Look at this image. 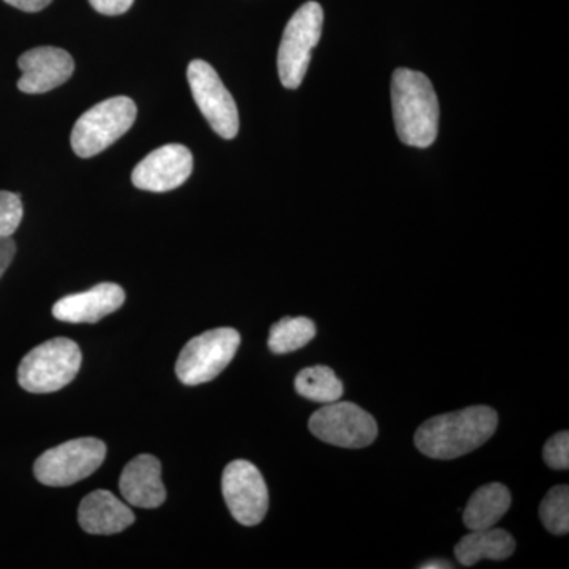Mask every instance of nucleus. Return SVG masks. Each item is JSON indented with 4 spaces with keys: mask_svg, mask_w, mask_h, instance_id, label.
I'll return each mask as SVG.
<instances>
[{
    "mask_svg": "<svg viewBox=\"0 0 569 569\" xmlns=\"http://www.w3.org/2000/svg\"><path fill=\"white\" fill-rule=\"evenodd\" d=\"M497 426L493 408L468 407L426 421L417 430L415 445L427 458L458 459L482 447L496 433Z\"/></svg>",
    "mask_w": 569,
    "mask_h": 569,
    "instance_id": "obj_1",
    "label": "nucleus"
},
{
    "mask_svg": "<svg viewBox=\"0 0 569 569\" xmlns=\"http://www.w3.org/2000/svg\"><path fill=\"white\" fill-rule=\"evenodd\" d=\"M392 114L397 137L411 148L433 144L440 121V104L432 82L421 71L397 69L391 82Z\"/></svg>",
    "mask_w": 569,
    "mask_h": 569,
    "instance_id": "obj_2",
    "label": "nucleus"
},
{
    "mask_svg": "<svg viewBox=\"0 0 569 569\" xmlns=\"http://www.w3.org/2000/svg\"><path fill=\"white\" fill-rule=\"evenodd\" d=\"M82 353L77 342L56 337L33 348L18 367V383L33 395L59 391L80 372Z\"/></svg>",
    "mask_w": 569,
    "mask_h": 569,
    "instance_id": "obj_3",
    "label": "nucleus"
},
{
    "mask_svg": "<svg viewBox=\"0 0 569 569\" xmlns=\"http://www.w3.org/2000/svg\"><path fill=\"white\" fill-rule=\"evenodd\" d=\"M325 13L318 2H307L288 21L279 54L277 70L283 88L298 89L305 80L313 48L323 32Z\"/></svg>",
    "mask_w": 569,
    "mask_h": 569,
    "instance_id": "obj_4",
    "label": "nucleus"
},
{
    "mask_svg": "<svg viewBox=\"0 0 569 569\" xmlns=\"http://www.w3.org/2000/svg\"><path fill=\"white\" fill-rule=\"evenodd\" d=\"M137 119V104L129 97H112L96 104L74 123L71 148L81 159H91L129 132Z\"/></svg>",
    "mask_w": 569,
    "mask_h": 569,
    "instance_id": "obj_5",
    "label": "nucleus"
},
{
    "mask_svg": "<svg viewBox=\"0 0 569 569\" xmlns=\"http://www.w3.org/2000/svg\"><path fill=\"white\" fill-rule=\"evenodd\" d=\"M241 336L233 328H217L194 337L182 348L176 376L186 387L208 383L233 361Z\"/></svg>",
    "mask_w": 569,
    "mask_h": 569,
    "instance_id": "obj_6",
    "label": "nucleus"
},
{
    "mask_svg": "<svg viewBox=\"0 0 569 569\" xmlns=\"http://www.w3.org/2000/svg\"><path fill=\"white\" fill-rule=\"evenodd\" d=\"M107 458V445L99 438H77L48 449L37 459L33 473L41 485L67 488L91 477Z\"/></svg>",
    "mask_w": 569,
    "mask_h": 569,
    "instance_id": "obj_7",
    "label": "nucleus"
},
{
    "mask_svg": "<svg viewBox=\"0 0 569 569\" xmlns=\"http://www.w3.org/2000/svg\"><path fill=\"white\" fill-rule=\"evenodd\" d=\"M309 429L325 443L350 449L369 447L378 436L372 415L351 402L325 403L310 417Z\"/></svg>",
    "mask_w": 569,
    "mask_h": 569,
    "instance_id": "obj_8",
    "label": "nucleus"
},
{
    "mask_svg": "<svg viewBox=\"0 0 569 569\" xmlns=\"http://www.w3.org/2000/svg\"><path fill=\"white\" fill-rule=\"evenodd\" d=\"M187 80L192 89L194 102L213 132L223 140H233L239 132L238 107L217 71L208 62L198 59L190 62Z\"/></svg>",
    "mask_w": 569,
    "mask_h": 569,
    "instance_id": "obj_9",
    "label": "nucleus"
},
{
    "mask_svg": "<svg viewBox=\"0 0 569 569\" xmlns=\"http://www.w3.org/2000/svg\"><path fill=\"white\" fill-rule=\"evenodd\" d=\"M222 492L231 516L241 526H258L269 508L263 475L249 460H233L223 470Z\"/></svg>",
    "mask_w": 569,
    "mask_h": 569,
    "instance_id": "obj_10",
    "label": "nucleus"
},
{
    "mask_svg": "<svg viewBox=\"0 0 569 569\" xmlns=\"http://www.w3.org/2000/svg\"><path fill=\"white\" fill-rule=\"evenodd\" d=\"M193 171V156L182 144H167L137 164L132 182L146 192L163 193L181 187Z\"/></svg>",
    "mask_w": 569,
    "mask_h": 569,
    "instance_id": "obj_11",
    "label": "nucleus"
},
{
    "mask_svg": "<svg viewBox=\"0 0 569 569\" xmlns=\"http://www.w3.org/2000/svg\"><path fill=\"white\" fill-rule=\"evenodd\" d=\"M18 67L22 71L18 89L24 93H44L70 80L74 61L61 48L40 47L26 51L18 59Z\"/></svg>",
    "mask_w": 569,
    "mask_h": 569,
    "instance_id": "obj_12",
    "label": "nucleus"
},
{
    "mask_svg": "<svg viewBox=\"0 0 569 569\" xmlns=\"http://www.w3.org/2000/svg\"><path fill=\"white\" fill-rule=\"evenodd\" d=\"M126 291L116 283H99L82 293L59 299L52 307V317L63 323H99L104 317L121 309Z\"/></svg>",
    "mask_w": 569,
    "mask_h": 569,
    "instance_id": "obj_13",
    "label": "nucleus"
},
{
    "mask_svg": "<svg viewBox=\"0 0 569 569\" xmlns=\"http://www.w3.org/2000/svg\"><path fill=\"white\" fill-rule=\"evenodd\" d=\"M119 489L132 507L153 509L167 500L162 481V463L151 455H141L123 468Z\"/></svg>",
    "mask_w": 569,
    "mask_h": 569,
    "instance_id": "obj_14",
    "label": "nucleus"
},
{
    "mask_svg": "<svg viewBox=\"0 0 569 569\" xmlns=\"http://www.w3.org/2000/svg\"><path fill=\"white\" fill-rule=\"evenodd\" d=\"M78 522L91 535H116L132 526L134 515L110 490H93L82 498Z\"/></svg>",
    "mask_w": 569,
    "mask_h": 569,
    "instance_id": "obj_15",
    "label": "nucleus"
},
{
    "mask_svg": "<svg viewBox=\"0 0 569 569\" xmlns=\"http://www.w3.org/2000/svg\"><path fill=\"white\" fill-rule=\"evenodd\" d=\"M511 507V492L500 482L482 486L463 509V523L470 531L492 529Z\"/></svg>",
    "mask_w": 569,
    "mask_h": 569,
    "instance_id": "obj_16",
    "label": "nucleus"
},
{
    "mask_svg": "<svg viewBox=\"0 0 569 569\" xmlns=\"http://www.w3.org/2000/svg\"><path fill=\"white\" fill-rule=\"evenodd\" d=\"M515 538L507 530L488 529L468 533L456 546L455 553L460 565L470 568L479 560H505L515 553Z\"/></svg>",
    "mask_w": 569,
    "mask_h": 569,
    "instance_id": "obj_17",
    "label": "nucleus"
},
{
    "mask_svg": "<svg viewBox=\"0 0 569 569\" xmlns=\"http://www.w3.org/2000/svg\"><path fill=\"white\" fill-rule=\"evenodd\" d=\"M296 392L318 403L337 402L343 396V385L335 370L326 366L307 367L295 380Z\"/></svg>",
    "mask_w": 569,
    "mask_h": 569,
    "instance_id": "obj_18",
    "label": "nucleus"
},
{
    "mask_svg": "<svg viewBox=\"0 0 569 569\" xmlns=\"http://www.w3.org/2000/svg\"><path fill=\"white\" fill-rule=\"evenodd\" d=\"M317 335L316 323L306 317H287L272 325L269 331V350L276 355H287L306 347Z\"/></svg>",
    "mask_w": 569,
    "mask_h": 569,
    "instance_id": "obj_19",
    "label": "nucleus"
},
{
    "mask_svg": "<svg viewBox=\"0 0 569 569\" xmlns=\"http://www.w3.org/2000/svg\"><path fill=\"white\" fill-rule=\"evenodd\" d=\"M539 518L546 530L557 537L569 531V489L568 486H556L546 493L539 505Z\"/></svg>",
    "mask_w": 569,
    "mask_h": 569,
    "instance_id": "obj_20",
    "label": "nucleus"
},
{
    "mask_svg": "<svg viewBox=\"0 0 569 569\" xmlns=\"http://www.w3.org/2000/svg\"><path fill=\"white\" fill-rule=\"evenodd\" d=\"M22 201L20 194L0 190V238H11L22 220Z\"/></svg>",
    "mask_w": 569,
    "mask_h": 569,
    "instance_id": "obj_21",
    "label": "nucleus"
},
{
    "mask_svg": "<svg viewBox=\"0 0 569 569\" xmlns=\"http://www.w3.org/2000/svg\"><path fill=\"white\" fill-rule=\"evenodd\" d=\"M545 462L553 470H568L569 468V433L568 430L550 437L545 445Z\"/></svg>",
    "mask_w": 569,
    "mask_h": 569,
    "instance_id": "obj_22",
    "label": "nucleus"
},
{
    "mask_svg": "<svg viewBox=\"0 0 569 569\" xmlns=\"http://www.w3.org/2000/svg\"><path fill=\"white\" fill-rule=\"evenodd\" d=\"M134 0H89V3L99 11V13L107 14V17H118V14L126 13L133 6Z\"/></svg>",
    "mask_w": 569,
    "mask_h": 569,
    "instance_id": "obj_23",
    "label": "nucleus"
},
{
    "mask_svg": "<svg viewBox=\"0 0 569 569\" xmlns=\"http://www.w3.org/2000/svg\"><path fill=\"white\" fill-rule=\"evenodd\" d=\"M14 253H17V244H14L13 239L0 238V279L13 261Z\"/></svg>",
    "mask_w": 569,
    "mask_h": 569,
    "instance_id": "obj_24",
    "label": "nucleus"
},
{
    "mask_svg": "<svg viewBox=\"0 0 569 569\" xmlns=\"http://www.w3.org/2000/svg\"><path fill=\"white\" fill-rule=\"evenodd\" d=\"M3 2L9 3V6L14 7V9L28 11V13H36V11L47 9L52 0H3Z\"/></svg>",
    "mask_w": 569,
    "mask_h": 569,
    "instance_id": "obj_25",
    "label": "nucleus"
},
{
    "mask_svg": "<svg viewBox=\"0 0 569 569\" xmlns=\"http://www.w3.org/2000/svg\"><path fill=\"white\" fill-rule=\"evenodd\" d=\"M419 568H421V569H441V568L451 569L452 565H449L448 561H445V560H432V561H426V563L421 565V567H419Z\"/></svg>",
    "mask_w": 569,
    "mask_h": 569,
    "instance_id": "obj_26",
    "label": "nucleus"
}]
</instances>
